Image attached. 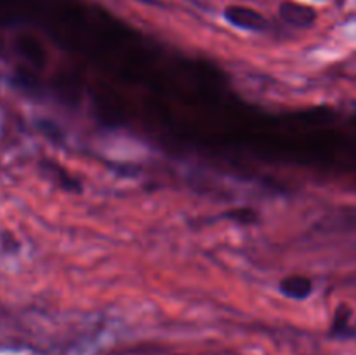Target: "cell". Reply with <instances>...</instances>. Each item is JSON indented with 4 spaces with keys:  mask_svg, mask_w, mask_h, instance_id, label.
Instances as JSON below:
<instances>
[{
    "mask_svg": "<svg viewBox=\"0 0 356 355\" xmlns=\"http://www.w3.org/2000/svg\"><path fill=\"white\" fill-rule=\"evenodd\" d=\"M225 16L229 23H233L235 26L245 28V30L259 31L266 28V19L254 9H249V7L229 6L225 10Z\"/></svg>",
    "mask_w": 356,
    "mask_h": 355,
    "instance_id": "obj_1",
    "label": "cell"
},
{
    "mask_svg": "<svg viewBox=\"0 0 356 355\" xmlns=\"http://www.w3.org/2000/svg\"><path fill=\"white\" fill-rule=\"evenodd\" d=\"M280 16L284 21L294 24V26H309L315 23L316 13L308 6H301L296 2H284L280 6Z\"/></svg>",
    "mask_w": 356,
    "mask_h": 355,
    "instance_id": "obj_2",
    "label": "cell"
},
{
    "mask_svg": "<svg viewBox=\"0 0 356 355\" xmlns=\"http://www.w3.org/2000/svg\"><path fill=\"white\" fill-rule=\"evenodd\" d=\"M282 292L292 299H305L312 294L313 284L308 277L302 275H289L280 284Z\"/></svg>",
    "mask_w": 356,
    "mask_h": 355,
    "instance_id": "obj_3",
    "label": "cell"
}]
</instances>
